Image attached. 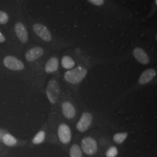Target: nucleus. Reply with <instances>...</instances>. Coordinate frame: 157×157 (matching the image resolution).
<instances>
[{"label": "nucleus", "mask_w": 157, "mask_h": 157, "mask_svg": "<svg viewBox=\"0 0 157 157\" xmlns=\"http://www.w3.org/2000/svg\"><path fill=\"white\" fill-rule=\"evenodd\" d=\"M87 74V69L86 67L79 65L72 69L67 71L64 74V79L68 83L76 85L83 81Z\"/></svg>", "instance_id": "nucleus-1"}, {"label": "nucleus", "mask_w": 157, "mask_h": 157, "mask_svg": "<svg viewBox=\"0 0 157 157\" xmlns=\"http://www.w3.org/2000/svg\"><path fill=\"white\" fill-rule=\"evenodd\" d=\"M60 85L56 78H52L49 81L46 89V95L49 101L52 104H56L58 101L60 95Z\"/></svg>", "instance_id": "nucleus-2"}, {"label": "nucleus", "mask_w": 157, "mask_h": 157, "mask_svg": "<svg viewBox=\"0 0 157 157\" xmlns=\"http://www.w3.org/2000/svg\"><path fill=\"white\" fill-rule=\"evenodd\" d=\"M33 30L38 37L45 42H50L52 41L51 32L46 25L42 23H34L33 25Z\"/></svg>", "instance_id": "nucleus-3"}, {"label": "nucleus", "mask_w": 157, "mask_h": 157, "mask_svg": "<svg viewBox=\"0 0 157 157\" xmlns=\"http://www.w3.org/2000/svg\"><path fill=\"white\" fill-rule=\"evenodd\" d=\"M3 64L6 68L11 71H22L25 68V65L19 59L13 56H7L3 59Z\"/></svg>", "instance_id": "nucleus-4"}, {"label": "nucleus", "mask_w": 157, "mask_h": 157, "mask_svg": "<svg viewBox=\"0 0 157 157\" xmlns=\"http://www.w3.org/2000/svg\"><path fill=\"white\" fill-rule=\"evenodd\" d=\"M82 151L87 155L95 154L98 151L97 142L93 137H87L82 141Z\"/></svg>", "instance_id": "nucleus-5"}, {"label": "nucleus", "mask_w": 157, "mask_h": 157, "mask_svg": "<svg viewBox=\"0 0 157 157\" xmlns=\"http://www.w3.org/2000/svg\"><path fill=\"white\" fill-rule=\"evenodd\" d=\"M92 121H93V115L89 112H84L76 124V129L81 132H86L90 128Z\"/></svg>", "instance_id": "nucleus-6"}, {"label": "nucleus", "mask_w": 157, "mask_h": 157, "mask_svg": "<svg viewBox=\"0 0 157 157\" xmlns=\"http://www.w3.org/2000/svg\"><path fill=\"white\" fill-rule=\"evenodd\" d=\"M58 135L60 140L64 144H68L71 140V131L70 127L66 124H61L59 125Z\"/></svg>", "instance_id": "nucleus-7"}, {"label": "nucleus", "mask_w": 157, "mask_h": 157, "mask_svg": "<svg viewBox=\"0 0 157 157\" xmlns=\"http://www.w3.org/2000/svg\"><path fill=\"white\" fill-rule=\"evenodd\" d=\"M44 50L42 47H34L25 52V58L28 62H34L44 55Z\"/></svg>", "instance_id": "nucleus-8"}, {"label": "nucleus", "mask_w": 157, "mask_h": 157, "mask_svg": "<svg viewBox=\"0 0 157 157\" xmlns=\"http://www.w3.org/2000/svg\"><path fill=\"white\" fill-rule=\"evenodd\" d=\"M15 34L22 44H26L29 41V33L25 26L21 22H17L15 25Z\"/></svg>", "instance_id": "nucleus-9"}, {"label": "nucleus", "mask_w": 157, "mask_h": 157, "mask_svg": "<svg viewBox=\"0 0 157 157\" xmlns=\"http://www.w3.org/2000/svg\"><path fill=\"white\" fill-rule=\"evenodd\" d=\"M132 55L137 62L143 65H148L150 63V58L143 48L137 47L133 49Z\"/></svg>", "instance_id": "nucleus-10"}, {"label": "nucleus", "mask_w": 157, "mask_h": 157, "mask_svg": "<svg viewBox=\"0 0 157 157\" xmlns=\"http://www.w3.org/2000/svg\"><path fill=\"white\" fill-rule=\"evenodd\" d=\"M156 76V70L154 68H148L143 71L138 78V84L145 85L152 81Z\"/></svg>", "instance_id": "nucleus-11"}, {"label": "nucleus", "mask_w": 157, "mask_h": 157, "mask_svg": "<svg viewBox=\"0 0 157 157\" xmlns=\"http://www.w3.org/2000/svg\"><path fill=\"white\" fill-rule=\"evenodd\" d=\"M60 66V61L59 59L56 56L51 57L47 60L44 65V71L47 74L56 73L59 69Z\"/></svg>", "instance_id": "nucleus-12"}, {"label": "nucleus", "mask_w": 157, "mask_h": 157, "mask_svg": "<svg viewBox=\"0 0 157 157\" xmlns=\"http://www.w3.org/2000/svg\"><path fill=\"white\" fill-rule=\"evenodd\" d=\"M63 114L66 119H72L75 117L76 111L74 105L69 101H64L62 104Z\"/></svg>", "instance_id": "nucleus-13"}, {"label": "nucleus", "mask_w": 157, "mask_h": 157, "mask_svg": "<svg viewBox=\"0 0 157 157\" xmlns=\"http://www.w3.org/2000/svg\"><path fill=\"white\" fill-rule=\"evenodd\" d=\"M61 66L66 70H71L76 66V62L70 56H64L61 58Z\"/></svg>", "instance_id": "nucleus-14"}, {"label": "nucleus", "mask_w": 157, "mask_h": 157, "mask_svg": "<svg viewBox=\"0 0 157 157\" xmlns=\"http://www.w3.org/2000/svg\"><path fill=\"white\" fill-rule=\"evenodd\" d=\"M2 140L5 145L8 146H13L17 143V140L13 135L9 133H5L2 137Z\"/></svg>", "instance_id": "nucleus-15"}, {"label": "nucleus", "mask_w": 157, "mask_h": 157, "mask_svg": "<svg viewBox=\"0 0 157 157\" xmlns=\"http://www.w3.org/2000/svg\"><path fill=\"white\" fill-rule=\"evenodd\" d=\"M71 157H82V152L77 144H74L70 148Z\"/></svg>", "instance_id": "nucleus-16"}, {"label": "nucleus", "mask_w": 157, "mask_h": 157, "mask_svg": "<svg viewBox=\"0 0 157 157\" xmlns=\"http://www.w3.org/2000/svg\"><path fill=\"white\" fill-rule=\"evenodd\" d=\"M44 138L45 132L44 131H39V132L35 135L32 142L34 144H39V143H42L43 141L44 140Z\"/></svg>", "instance_id": "nucleus-17"}, {"label": "nucleus", "mask_w": 157, "mask_h": 157, "mask_svg": "<svg viewBox=\"0 0 157 157\" xmlns=\"http://www.w3.org/2000/svg\"><path fill=\"white\" fill-rule=\"evenodd\" d=\"M127 137V132H121V133H117L113 135V140L115 141L117 143H122L125 140V139Z\"/></svg>", "instance_id": "nucleus-18"}, {"label": "nucleus", "mask_w": 157, "mask_h": 157, "mask_svg": "<svg viewBox=\"0 0 157 157\" xmlns=\"http://www.w3.org/2000/svg\"><path fill=\"white\" fill-rule=\"evenodd\" d=\"M9 21V15L5 12L0 10V24L5 25Z\"/></svg>", "instance_id": "nucleus-19"}, {"label": "nucleus", "mask_w": 157, "mask_h": 157, "mask_svg": "<svg viewBox=\"0 0 157 157\" xmlns=\"http://www.w3.org/2000/svg\"><path fill=\"white\" fill-rule=\"evenodd\" d=\"M118 154V150L115 146H111L106 152L107 157H116Z\"/></svg>", "instance_id": "nucleus-20"}, {"label": "nucleus", "mask_w": 157, "mask_h": 157, "mask_svg": "<svg viewBox=\"0 0 157 157\" xmlns=\"http://www.w3.org/2000/svg\"><path fill=\"white\" fill-rule=\"evenodd\" d=\"M90 3L93 4V5L95 6H102L104 5V0H87Z\"/></svg>", "instance_id": "nucleus-21"}, {"label": "nucleus", "mask_w": 157, "mask_h": 157, "mask_svg": "<svg viewBox=\"0 0 157 157\" xmlns=\"http://www.w3.org/2000/svg\"><path fill=\"white\" fill-rule=\"evenodd\" d=\"M6 41L5 36L2 34V33L0 32V43H4Z\"/></svg>", "instance_id": "nucleus-22"}, {"label": "nucleus", "mask_w": 157, "mask_h": 157, "mask_svg": "<svg viewBox=\"0 0 157 157\" xmlns=\"http://www.w3.org/2000/svg\"><path fill=\"white\" fill-rule=\"evenodd\" d=\"M2 132H3L2 130H0V139H2V137H3Z\"/></svg>", "instance_id": "nucleus-23"}]
</instances>
